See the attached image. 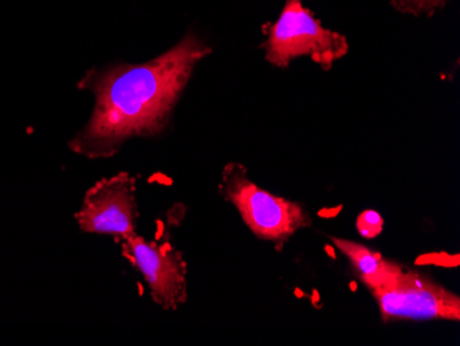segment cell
Masks as SVG:
<instances>
[{
    "instance_id": "1",
    "label": "cell",
    "mask_w": 460,
    "mask_h": 346,
    "mask_svg": "<svg viewBox=\"0 0 460 346\" xmlns=\"http://www.w3.org/2000/svg\"><path fill=\"white\" fill-rule=\"evenodd\" d=\"M211 51L203 39L186 33L148 63L87 71L77 89L94 94V110L69 148L80 156L103 159L115 156L128 139L163 133L196 66Z\"/></svg>"
},
{
    "instance_id": "2",
    "label": "cell",
    "mask_w": 460,
    "mask_h": 346,
    "mask_svg": "<svg viewBox=\"0 0 460 346\" xmlns=\"http://www.w3.org/2000/svg\"><path fill=\"white\" fill-rule=\"evenodd\" d=\"M219 193L237 208L245 226L255 236L275 243L279 250L299 229L312 226V218L299 203L258 187L239 163H229L225 166Z\"/></svg>"
},
{
    "instance_id": "3",
    "label": "cell",
    "mask_w": 460,
    "mask_h": 346,
    "mask_svg": "<svg viewBox=\"0 0 460 346\" xmlns=\"http://www.w3.org/2000/svg\"><path fill=\"white\" fill-rule=\"evenodd\" d=\"M265 58L278 68H288L292 59L309 57L323 69L332 68L348 54V39L325 30L322 22L302 6L301 0H287L278 22L263 28Z\"/></svg>"
},
{
    "instance_id": "4",
    "label": "cell",
    "mask_w": 460,
    "mask_h": 346,
    "mask_svg": "<svg viewBox=\"0 0 460 346\" xmlns=\"http://www.w3.org/2000/svg\"><path fill=\"white\" fill-rule=\"evenodd\" d=\"M385 323L397 320H460V298L454 291L415 270L402 271L387 288L371 291Z\"/></svg>"
},
{
    "instance_id": "5",
    "label": "cell",
    "mask_w": 460,
    "mask_h": 346,
    "mask_svg": "<svg viewBox=\"0 0 460 346\" xmlns=\"http://www.w3.org/2000/svg\"><path fill=\"white\" fill-rule=\"evenodd\" d=\"M136 177L119 173L87 191L76 221L87 234L112 235L116 242L137 235Z\"/></svg>"
},
{
    "instance_id": "6",
    "label": "cell",
    "mask_w": 460,
    "mask_h": 346,
    "mask_svg": "<svg viewBox=\"0 0 460 346\" xmlns=\"http://www.w3.org/2000/svg\"><path fill=\"white\" fill-rule=\"evenodd\" d=\"M121 254L142 273L152 299L167 311H177L188 299V265L169 242H148L134 235L119 242Z\"/></svg>"
},
{
    "instance_id": "7",
    "label": "cell",
    "mask_w": 460,
    "mask_h": 346,
    "mask_svg": "<svg viewBox=\"0 0 460 346\" xmlns=\"http://www.w3.org/2000/svg\"><path fill=\"white\" fill-rule=\"evenodd\" d=\"M333 246L346 255L354 275L369 291L381 290L402 275L404 267L382 257L379 253L351 240L331 237Z\"/></svg>"
},
{
    "instance_id": "8",
    "label": "cell",
    "mask_w": 460,
    "mask_h": 346,
    "mask_svg": "<svg viewBox=\"0 0 460 346\" xmlns=\"http://www.w3.org/2000/svg\"><path fill=\"white\" fill-rule=\"evenodd\" d=\"M448 0H392L394 9L405 14L420 15L433 14L438 9H443Z\"/></svg>"
},
{
    "instance_id": "9",
    "label": "cell",
    "mask_w": 460,
    "mask_h": 346,
    "mask_svg": "<svg viewBox=\"0 0 460 346\" xmlns=\"http://www.w3.org/2000/svg\"><path fill=\"white\" fill-rule=\"evenodd\" d=\"M358 232L367 239H374L384 231V218L375 210H366L358 218Z\"/></svg>"
}]
</instances>
